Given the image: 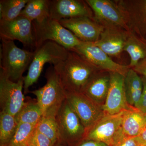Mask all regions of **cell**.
I'll return each instance as SVG.
<instances>
[{
	"label": "cell",
	"mask_w": 146,
	"mask_h": 146,
	"mask_svg": "<svg viewBox=\"0 0 146 146\" xmlns=\"http://www.w3.org/2000/svg\"><path fill=\"white\" fill-rule=\"evenodd\" d=\"M65 60L54 65L66 92L82 93L91 78L100 70L77 53L69 50Z\"/></svg>",
	"instance_id": "6da1fadb"
},
{
	"label": "cell",
	"mask_w": 146,
	"mask_h": 146,
	"mask_svg": "<svg viewBox=\"0 0 146 146\" xmlns=\"http://www.w3.org/2000/svg\"><path fill=\"white\" fill-rule=\"evenodd\" d=\"M69 50L56 42L48 41L35 50L34 58L24 78V93H29V89L38 80L46 63L56 65L65 60Z\"/></svg>",
	"instance_id": "7a4b0ae2"
},
{
	"label": "cell",
	"mask_w": 146,
	"mask_h": 146,
	"mask_svg": "<svg viewBox=\"0 0 146 146\" xmlns=\"http://www.w3.org/2000/svg\"><path fill=\"white\" fill-rule=\"evenodd\" d=\"M45 77L46 83L44 86L30 92L36 96L43 116L56 117L66 99V92L53 65L47 69Z\"/></svg>",
	"instance_id": "3957f363"
},
{
	"label": "cell",
	"mask_w": 146,
	"mask_h": 146,
	"mask_svg": "<svg viewBox=\"0 0 146 146\" xmlns=\"http://www.w3.org/2000/svg\"><path fill=\"white\" fill-rule=\"evenodd\" d=\"M1 69L11 80L17 82L29 68L34 58L35 51L18 48L14 41L1 38Z\"/></svg>",
	"instance_id": "277c9868"
},
{
	"label": "cell",
	"mask_w": 146,
	"mask_h": 146,
	"mask_svg": "<svg viewBox=\"0 0 146 146\" xmlns=\"http://www.w3.org/2000/svg\"><path fill=\"white\" fill-rule=\"evenodd\" d=\"M35 50L48 41L56 42L69 50L81 43L72 32L59 21L50 18L42 22H32Z\"/></svg>",
	"instance_id": "5b68a950"
},
{
	"label": "cell",
	"mask_w": 146,
	"mask_h": 146,
	"mask_svg": "<svg viewBox=\"0 0 146 146\" xmlns=\"http://www.w3.org/2000/svg\"><path fill=\"white\" fill-rule=\"evenodd\" d=\"M59 138L68 146H76L84 140L86 129L66 99L56 116Z\"/></svg>",
	"instance_id": "8992f818"
},
{
	"label": "cell",
	"mask_w": 146,
	"mask_h": 146,
	"mask_svg": "<svg viewBox=\"0 0 146 146\" xmlns=\"http://www.w3.org/2000/svg\"><path fill=\"white\" fill-rule=\"evenodd\" d=\"M125 110L115 115L104 113L86 131L84 140L98 141L109 146H117L126 138L122 129L123 116Z\"/></svg>",
	"instance_id": "52a82bcc"
},
{
	"label": "cell",
	"mask_w": 146,
	"mask_h": 146,
	"mask_svg": "<svg viewBox=\"0 0 146 146\" xmlns=\"http://www.w3.org/2000/svg\"><path fill=\"white\" fill-rule=\"evenodd\" d=\"M94 13V19L104 28L129 31L122 11L117 3L110 0H86Z\"/></svg>",
	"instance_id": "ba28073f"
},
{
	"label": "cell",
	"mask_w": 146,
	"mask_h": 146,
	"mask_svg": "<svg viewBox=\"0 0 146 146\" xmlns=\"http://www.w3.org/2000/svg\"><path fill=\"white\" fill-rule=\"evenodd\" d=\"M24 78L17 82L11 80L2 70H0V104L1 111L15 116L25 102L23 92Z\"/></svg>",
	"instance_id": "9c48e42d"
},
{
	"label": "cell",
	"mask_w": 146,
	"mask_h": 146,
	"mask_svg": "<svg viewBox=\"0 0 146 146\" xmlns=\"http://www.w3.org/2000/svg\"><path fill=\"white\" fill-rule=\"evenodd\" d=\"M71 51L77 53L100 70L118 73L125 76L129 66L116 63L94 43L81 42Z\"/></svg>",
	"instance_id": "30bf717a"
},
{
	"label": "cell",
	"mask_w": 146,
	"mask_h": 146,
	"mask_svg": "<svg viewBox=\"0 0 146 146\" xmlns=\"http://www.w3.org/2000/svg\"><path fill=\"white\" fill-rule=\"evenodd\" d=\"M0 36L7 40H18L24 47L35 50L32 22L24 16L11 21L0 20Z\"/></svg>",
	"instance_id": "8fae6325"
},
{
	"label": "cell",
	"mask_w": 146,
	"mask_h": 146,
	"mask_svg": "<svg viewBox=\"0 0 146 146\" xmlns=\"http://www.w3.org/2000/svg\"><path fill=\"white\" fill-rule=\"evenodd\" d=\"M129 31L146 42V0L116 1Z\"/></svg>",
	"instance_id": "7c38bea8"
},
{
	"label": "cell",
	"mask_w": 146,
	"mask_h": 146,
	"mask_svg": "<svg viewBox=\"0 0 146 146\" xmlns=\"http://www.w3.org/2000/svg\"><path fill=\"white\" fill-rule=\"evenodd\" d=\"M66 99L81 120L86 131L104 115L102 106L82 93L66 92Z\"/></svg>",
	"instance_id": "4fadbf2b"
},
{
	"label": "cell",
	"mask_w": 146,
	"mask_h": 146,
	"mask_svg": "<svg viewBox=\"0 0 146 146\" xmlns=\"http://www.w3.org/2000/svg\"><path fill=\"white\" fill-rule=\"evenodd\" d=\"M59 22L82 42H97L104 29L93 18L86 16L62 19Z\"/></svg>",
	"instance_id": "5bb4252c"
},
{
	"label": "cell",
	"mask_w": 146,
	"mask_h": 146,
	"mask_svg": "<svg viewBox=\"0 0 146 146\" xmlns=\"http://www.w3.org/2000/svg\"><path fill=\"white\" fill-rule=\"evenodd\" d=\"M110 85L102 108L104 113L115 115L129 109L124 88L125 76L110 72Z\"/></svg>",
	"instance_id": "9a60e30c"
},
{
	"label": "cell",
	"mask_w": 146,
	"mask_h": 146,
	"mask_svg": "<svg viewBox=\"0 0 146 146\" xmlns=\"http://www.w3.org/2000/svg\"><path fill=\"white\" fill-rule=\"evenodd\" d=\"M86 16L93 18L92 9L85 1H50L49 18L58 21L62 19Z\"/></svg>",
	"instance_id": "2e32d148"
},
{
	"label": "cell",
	"mask_w": 146,
	"mask_h": 146,
	"mask_svg": "<svg viewBox=\"0 0 146 146\" xmlns=\"http://www.w3.org/2000/svg\"><path fill=\"white\" fill-rule=\"evenodd\" d=\"M129 31L115 28H104L99 39L94 44L110 56L119 55L123 51Z\"/></svg>",
	"instance_id": "e0dca14e"
},
{
	"label": "cell",
	"mask_w": 146,
	"mask_h": 146,
	"mask_svg": "<svg viewBox=\"0 0 146 146\" xmlns=\"http://www.w3.org/2000/svg\"><path fill=\"white\" fill-rule=\"evenodd\" d=\"M110 82V72L98 71L91 78L82 93L103 106L107 98Z\"/></svg>",
	"instance_id": "ac0fdd59"
},
{
	"label": "cell",
	"mask_w": 146,
	"mask_h": 146,
	"mask_svg": "<svg viewBox=\"0 0 146 146\" xmlns=\"http://www.w3.org/2000/svg\"><path fill=\"white\" fill-rule=\"evenodd\" d=\"M146 124L145 114L136 108L131 106L125 111L122 129L125 138L137 137Z\"/></svg>",
	"instance_id": "d6986e66"
},
{
	"label": "cell",
	"mask_w": 146,
	"mask_h": 146,
	"mask_svg": "<svg viewBox=\"0 0 146 146\" xmlns=\"http://www.w3.org/2000/svg\"><path fill=\"white\" fill-rule=\"evenodd\" d=\"M124 88L128 104L136 108L143 93V83L141 76L129 68L124 78Z\"/></svg>",
	"instance_id": "ffe728a7"
},
{
	"label": "cell",
	"mask_w": 146,
	"mask_h": 146,
	"mask_svg": "<svg viewBox=\"0 0 146 146\" xmlns=\"http://www.w3.org/2000/svg\"><path fill=\"white\" fill-rule=\"evenodd\" d=\"M124 51L127 52L130 56V63L129 67L133 68L141 60L146 58V42L129 31Z\"/></svg>",
	"instance_id": "44dd1931"
},
{
	"label": "cell",
	"mask_w": 146,
	"mask_h": 146,
	"mask_svg": "<svg viewBox=\"0 0 146 146\" xmlns=\"http://www.w3.org/2000/svg\"><path fill=\"white\" fill-rule=\"evenodd\" d=\"M49 0H29L20 16L32 22H42L49 18Z\"/></svg>",
	"instance_id": "7402d4cb"
},
{
	"label": "cell",
	"mask_w": 146,
	"mask_h": 146,
	"mask_svg": "<svg viewBox=\"0 0 146 146\" xmlns=\"http://www.w3.org/2000/svg\"><path fill=\"white\" fill-rule=\"evenodd\" d=\"M43 116V112L36 100L29 99L15 116L18 124L27 123L36 126Z\"/></svg>",
	"instance_id": "603a6c76"
},
{
	"label": "cell",
	"mask_w": 146,
	"mask_h": 146,
	"mask_svg": "<svg viewBox=\"0 0 146 146\" xmlns=\"http://www.w3.org/2000/svg\"><path fill=\"white\" fill-rule=\"evenodd\" d=\"M18 124L15 117L5 111L0 113V146H6L16 132Z\"/></svg>",
	"instance_id": "cb8c5ba5"
},
{
	"label": "cell",
	"mask_w": 146,
	"mask_h": 146,
	"mask_svg": "<svg viewBox=\"0 0 146 146\" xmlns=\"http://www.w3.org/2000/svg\"><path fill=\"white\" fill-rule=\"evenodd\" d=\"M29 0H1L0 20L9 21L20 16Z\"/></svg>",
	"instance_id": "d4e9b609"
},
{
	"label": "cell",
	"mask_w": 146,
	"mask_h": 146,
	"mask_svg": "<svg viewBox=\"0 0 146 146\" xmlns=\"http://www.w3.org/2000/svg\"><path fill=\"white\" fill-rule=\"evenodd\" d=\"M36 128L39 132L48 137L54 144L60 140L56 117L43 116L36 125Z\"/></svg>",
	"instance_id": "484cf974"
},
{
	"label": "cell",
	"mask_w": 146,
	"mask_h": 146,
	"mask_svg": "<svg viewBox=\"0 0 146 146\" xmlns=\"http://www.w3.org/2000/svg\"><path fill=\"white\" fill-rule=\"evenodd\" d=\"M36 126L18 124L16 132L6 146H28L29 140Z\"/></svg>",
	"instance_id": "4316f807"
},
{
	"label": "cell",
	"mask_w": 146,
	"mask_h": 146,
	"mask_svg": "<svg viewBox=\"0 0 146 146\" xmlns=\"http://www.w3.org/2000/svg\"><path fill=\"white\" fill-rule=\"evenodd\" d=\"M52 141L35 127L29 141L28 146H52Z\"/></svg>",
	"instance_id": "83f0119b"
},
{
	"label": "cell",
	"mask_w": 146,
	"mask_h": 146,
	"mask_svg": "<svg viewBox=\"0 0 146 146\" xmlns=\"http://www.w3.org/2000/svg\"><path fill=\"white\" fill-rule=\"evenodd\" d=\"M143 83V91L140 101L136 108L141 112L145 114L146 113V77L141 76Z\"/></svg>",
	"instance_id": "f1b7e54d"
},
{
	"label": "cell",
	"mask_w": 146,
	"mask_h": 146,
	"mask_svg": "<svg viewBox=\"0 0 146 146\" xmlns=\"http://www.w3.org/2000/svg\"><path fill=\"white\" fill-rule=\"evenodd\" d=\"M116 146H141L137 137L125 138Z\"/></svg>",
	"instance_id": "f546056e"
},
{
	"label": "cell",
	"mask_w": 146,
	"mask_h": 146,
	"mask_svg": "<svg viewBox=\"0 0 146 146\" xmlns=\"http://www.w3.org/2000/svg\"><path fill=\"white\" fill-rule=\"evenodd\" d=\"M138 74L146 77V58L141 60L134 68H132Z\"/></svg>",
	"instance_id": "4dcf8cb0"
},
{
	"label": "cell",
	"mask_w": 146,
	"mask_h": 146,
	"mask_svg": "<svg viewBox=\"0 0 146 146\" xmlns=\"http://www.w3.org/2000/svg\"><path fill=\"white\" fill-rule=\"evenodd\" d=\"M76 146H109L102 142L93 140H84Z\"/></svg>",
	"instance_id": "1f68e13d"
},
{
	"label": "cell",
	"mask_w": 146,
	"mask_h": 146,
	"mask_svg": "<svg viewBox=\"0 0 146 146\" xmlns=\"http://www.w3.org/2000/svg\"><path fill=\"white\" fill-rule=\"evenodd\" d=\"M137 138L141 146H146V124Z\"/></svg>",
	"instance_id": "d6a6232c"
},
{
	"label": "cell",
	"mask_w": 146,
	"mask_h": 146,
	"mask_svg": "<svg viewBox=\"0 0 146 146\" xmlns=\"http://www.w3.org/2000/svg\"><path fill=\"white\" fill-rule=\"evenodd\" d=\"M52 146H68L65 143L61 140H59L54 143Z\"/></svg>",
	"instance_id": "836d02e7"
},
{
	"label": "cell",
	"mask_w": 146,
	"mask_h": 146,
	"mask_svg": "<svg viewBox=\"0 0 146 146\" xmlns=\"http://www.w3.org/2000/svg\"><path fill=\"white\" fill-rule=\"evenodd\" d=\"M145 119H146V113H145Z\"/></svg>",
	"instance_id": "e575fe53"
}]
</instances>
